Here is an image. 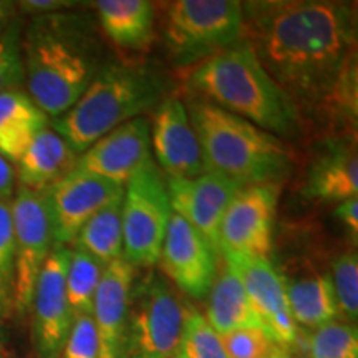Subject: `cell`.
<instances>
[{
	"label": "cell",
	"instance_id": "obj_25",
	"mask_svg": "<svg viewBox=\"0 0 358 358\" xmlns=\"http://www.w3.org/2000/svg\"><path fill=\"white\" fill-rule=\"evenodd\" d=\"M123 198L111 201L98 211L75 237V249L83 250L103 266L123 257Z\"/></svg>",
	"mask_w": 358,
	"mask_h": 358
},
{
	"label": "cell",
	"instance_id": "obj_30",
	"mask_svg": "<svg viewBox=\"0 0 358 358\" xmlns=\"http://www.w3.org/2000/svg\"><path fill=\"white\" fill-rule=\"evenodd\" d=\"M227 358H290V350L277 343L264 329H245L222 335Z\"/></svg>",
	"mask_w": 358,
	"mask_h": 358
},
{
	"label": "cell",
	"instance_id": "obj_17",
	"mask_svg": "<svg viewBox=\"0 0 358 358\" xmlns=\"http://www.w3.org/2000/svg\"><path fill=\"white\" fill-rule=\"evenodd\" d=\"M302 194L317 203H342L358 194L357 134H329L313 146Z\"/></svg>",
	"mask_w": 358,
	"mask_h": 358
},
{
	"label": "cell",
	"instance_id": "obj_5",
	"mask_svg": "<svg viewBox=\"0 0 358 358\" xmlns=\"http://www.w3.org/2000/svg\"><path fill=\"white\" fill-rule=\"evenodd\" d=\"M168 80L153 66L106 64L69 111L52 122V129L75 153L155 110L166 98Z\"/></svg>",
	"mask_w": 358,
	"mask_h": 358
},
{
	"label": "cell",
	"instance_id": "obj_15",
	"mask_svg": "<svg viewBox=\"0 0 358 358\" xmlns=\"http://www.w3.org/2000/svg\"><path fill=\"white\" fill-rule=\"evenodd\" d=\"M166 187L173 213L186 219L219 254L224 213L243 186L219 173L204 171L192 179L166 178Z\"/></svg>",
	"mask_w": 358,
	"mask_h": 358
},
{
	"label": "cell",
	"instance_id": "obj_13",
	"mask_svg": "<svg viewBox=\"0 0 358 358\" xmlns=\"http://www.w3.org/2000/svg\"><path fill=\"white\" fill-rule=\"evenodd\" d=\"M219 254L186 219L173 213L159 254L168 279L187 297L203 301L219 272Z\"/></svg>",
	"mask_w": 358,
	"mask_h": 358
},
{
	"label": "cell",
	"instance_id": "obj_8",
	"mask_svg": "<svg viewBox=\"0 0 358 358\" xmlns=\"http://www.w3.org/2000/svg\"><path fill=\"white\" fill-rule=\"evenodd\" d=\"M173 209L166 179L150 159L127 182L122 203L123 259L133 267L150 268L159 261Z\"/></svg>",
	"mask_w": 358,
	"mask_h": 358
},
{
	"label": "cell",
	"instance_id": "obj_32",
	"mask_svg": "<svg viewBox=\"0 0 358 358\" xmlns=\"http://www.w3.org/2000/svg\"><path fill=\"white\" fill-rule=\"evenodd\" d=\"M60 358H100V342L92 315L73 317Z\"/></svg>",
	"mask_w": 358,
	"mask_h": 358
},
{
	"label": "cell",
	"instance_id": "obj_3",
	"mask_svg": "<svg viewBox=\"0 0 358 358\" xmlns=\"http://www.w3.org/2000/svg\"><path fill=\"white\" fill-rule=\"evenodd\" d=\"M187 88L192 96L275 136H292L301 128L294 105L243 40L196 65L187 77Z\"/></svg>",
	"mask_w": 358,
	"mask_h": 358
},
{
	"label": "cell",
	"instance_id": "obj_38",
	"mask_svg": "<svg viewBox=\"0 0 358 358\" xmlns=\"http://www.w3.org/2000/svg\"><path fill=\"white\" fill-rule=\"evenodd\" d=\"M17 2L10 0H0V35L17 20Z\"/></svg>",
	"mask_w": 358,
	"mask_h": 358
},
{
	"label": "cell",
	"instance_id": "obj_22",
	"mask_svg": "<svg viewBox=\"0 0 358 358\" xmlns=\"http://www.w3.org/2000/svg\"><path fill=\"white\" fill-rule=\"evenodd\" d=\"M93 6L103 32L120 48L141 52L153 42L155 3L148 0H98Z\"/></svg>",
	"mask_w": 358,
	"mask_h": 358
},
{
	"label": "cell",
	"instance_id": "obj_37",
	"mask_svg": "<svg viewBox=\"0 0 358 358\" xmlns=\"http://www.w3.org/2000/svg\"><path fill=\"white\" fill-rule=\"evenodd\" d=\"M15 189V171L12 164L0 155V201H10Z\"/></svg>",
	"mask_w": 358,
	"mask_h": 358
},
{
	"label": "cell",
	"instance_id": "obj_16",
	"mask_svg": "<svg viewBox=\"0 0 358 358\" xmlns=\"http://www.w3.org/2000/svg\"><path fill=\"white\" fill-rule=\"evenodd\" d=\"M151 146L164 178L192 179L206 171L203 153L185 101L166 96L155 108Z\"/></svg>",
	"mask_w": 358,
	"mask_h": 358
},
{
	"label": "cell",
	"instance_id": "obj_31",
	"mask_svg": "<svg viewBox=\"0 0 358 358\" xmlns=\"http://www.w3.org/2000/svg\"><path fill=\"white\" fill-rule=\"evenodd\" d=\"M22 29L17 19L0 35V93L24 85V65H22Z\"/></svg>",
	"mask_w": 358,
	"mask_h": 358
},
{
	"label": "cell",
	"instance_id": "obj_28",
	"mask_svg": "<svg viewBox=\"0 0 358 358\" xmlns=\"http://www.w3.org/2000/svg\"><path fill=\"white\" fill-rule=\"evenodd\" d=\"M307 358H358L355 324L329 322L313 329L306 340Z\"/></svg>",
	"mask_w": 358,
	"mask_h": 358
},
{
	"label": "cell",
	"instance_id": "obj_20",
	"mask_svg": "<svg viewBox=\"0 0 358 358\" xmlns=\"http://www.w3.org/2000/svg\"><path fill=\"white\" fill-rule=\"evenodd\" d=\"M279 274L295 325L313 330L337 319L340 312L330 274L313 271L310 264L299 266L295 272Z\"/></svg>",
	"mask_w": 358,
	"mask_h": 358
},
{
	"label": "cell",
	"instance_id": "obj_10",
	"mask_svg": "<svg viewBox=\"0 0 358 358\" xmlns=\"http://www.w3.org/2000/svg\"><path fill=\"white\" fill-rule=\"evenodd\" d=\"M280 185L245 186L234 196L219 227V254L268 257Z\"/></svg>",
	"mask_w": 358,
	"mask_h": 358
},
{
	"label": "cell",
	"instance_id": "obj_33",
	"mask_svg": "<svg viewBox=\"0 0 358 358\" xmlns=\"http://www.w3.org/2000/svg\"><path fill=\"white\" fill-rule=\"evenodd\" d=\"M13 222L10 201H0V280L10 282L13 285Z\"/></svg>",
	"mask_w": 358,
	"mask_h": 358
},
{
	"label": "cell",
	"instance_id": "obj_11",
	"mask_svg": "<svg viewBox=\"0 0 358 358\" xmlns=\"http://www.w3.org/2000/svg\"><path fill=\"white\" fill-rule=\"evenodd\" d=\"M224 264L243 282L264 330L292 352L299 343V327L290 315L284 280L268 257L250 254H224Z\"/></svg>",
	"mask_w": 358,
	"mask_h": 358
},
{
	"label": "cell",
	"instance_id": "obj_34",
	"mask_svg": "<svg viewBox=\"0 0 358 358\" xmlns=\"http://www.w3.org/2000/svg\"><path fill=\"white\" fill-rule=\"evenodd\" d=\"M78 2H70V0H22L17 2V10L29 15H52V13L70 12L73 10Z\"/></svg>",
	"mask_w": 358,
	"mask_h": 358
},
{
	"label": "cell",
	"instance_id": "obj_6",
	"mask_svg": "<svg viewBox=\"0 0 358 358\" xmlns=\"http://www.w3.org/2000/svg\"><path fill=\"white\" fill-rule=\"evenodd\" d=\"M161 6L163 40L178 66L199 65L243 40V2L174 0Z\"/></svg>",
	"mask_w": 358,
	"mask_h": 358
},
{
	"label": "cell",
	"instance_id": "obj_26",
	"mask_svg": "<svg viewBox=\"0 0 358 358\" xmlns=\"http://www.w3.org/2000/svg\"><path fill=\"white\" fill-rule=\"evenodd\" d=\"M105 267L83 250H70L69 268H66V295L73 317L92 315L93 301Z\"/></svg>",
	"mask_w": 358,
	"mask_h": 358
},
{
	"label": "cell",
	"instance_id": "obj_14",
	"mask_svg": "<svg viewBox=\"0 0 358 358\" xmlns=\"http://www.w3.org/2000/svg\"><path fill=\"white\" fill-rule=\"evenodd\" d=\"M124 186L75 168L45 191L50 209L57 245L73 243L75 237L98 211L123 198Z\"/></svg>",
	"mask_w": 358,
	"mask_h": 358
},
{
	"label": "cell",
	"instance_id": "obj_29",
	"mask_svg": "<svg viewBox=\"0 0 358 358\" xmlns=\"http://www.w3.org/2000/svg\"><path fill=\"white\" fill-rule=\"evenodd\" d=\"M330 279L338 312L345 317L348 324H352L358 315V259L355 250H345L335 256Z\"/></svg>",
	"mask_w": 358,
	"mask_h": 358
},
{
	"label": "cell",
	"instance_id": "obj_23",
	"mask_svg": "<svg viewBox=\"0 0 358 358\" xmlns=\"http://www.w3.org/2000/svg\"><path fill=\"white\" fill-rule=\"evenodd\" d=\"M48 127V116L29 93L12 88L0 93V155L17 163L34 138Z\"/></svg>",
	"mask_w": 358,
	"mask_h": 358
},
{
	"label": "cell",
	"instance_id": "obj_36",
	"mask_svg": "<svg viewBox=\"0 0 358 358\" xmlns=\"http://www.w3.org/2000/svg\"><path fill=\"white\" fill-rule=\"evenodd\" d=\"M12 289L10 282L0 280V358H3V343H6V320L12 306Z\"/></svg>",
	"mask_w": 358,
	"mask_h": 358
},
{
	"label": "cell",
	"instance_id": "obj_18",
	"mask_svg": "<svg viewBox=\"0 0 358 358\" xmlns=\"http://www.w3.org/2000/svg\"><path fill=\"white\" fill-rule=\"evenodd\" d=\"M150 159H153L150 120L138 116L87 148L75 168L124 186Z\"/></svg>",
	"mask_w": 358,
	"mask_h": 358
},
{
	"label": "cell",
	"instance_id": "obj_9",
	"mask_svg": "<svg viewBox=\"0 0 358 358\" xmlns=\"http://www.w3.org/2000/svg\"><path fill=\"white\" fill-rule=\"evenodd\" d=\"M13 222L12 306L19 315L30 310L40 271L55 249L52 216L45 192L20 187L10 201Z\"/></svg>",
	"mask_w": 358,
	"mask_h": 358
},
{
	"label": "cell",
	"instance_id": "obj_1",
	"mask_svg": "<svg viewBox=\"0 0 358 358\" xmlns=\"http://www.w3.org/2000/svg\"><path fill=\"white\" fill-rule=\"evenodd\" d=\"M243 42L297 115L357 133V7L335 0L243 3Z\"/></svg>",
	"mask_w": 358,
	"mask_h": 358
},
{
	"label": "cell",
	"instance_id": "obj_7",
	"mask_svg": "<svg viewBox=\"0 0 358 358\" xmlns=\"http://www.w3.org/2000/svg\"><path fill=\"white\" fill-rule=\"evenodd\" d=\"M185 319V303L158 272L133 280L122 358H171Z\"/></svg>",
	"mask_w": 358,
	"mask_h": 358
},
{
	"label": "cell",
	"instance_id": "obj_12",
	"mask_svg": "<svg viewBox=\"0 0 358 358\" xmlns=\"http://www.w3.org/2000/svg\"><path fill=\"white\" fill-rule=\"evenodd\" d=\"M70 249L55 245L40 271L30 308L34 310V342L40 358H60L73 313L66 295Z\"/></svg>",
	"mask_w": 358,
	"mask_h": 358
},
{
	"label": "cell",
	"instance_id": "obj_27",
	"mask_svg": "<svg viewBox=\"0 0 358 358\" xmlns=\"http://www.w3.org/2000/svg\"><path fill=\"white\" fill-rule=\"evenodd\" d=\"M171 358H227L221 337L198 308L185 303V319L178 347Z\"/></svg>",
	"mask_w": 358,
	"mask_h": 358
},
{
	"label": "cell",
	"instance_id": "obj_19",
	"mask_svg": "<svg viewBox=\"0 0 358 358\" xmlns=\"http://www.w3.org/2000/svg\"><path fill=\"white\" fill-rule=\"evenodd\" d=\"M134 280V267L116 259L103 271L93 301L92 317L100 342V358H122L128 301Z\"/></svg>",
	"mask_w": 358,
	"mask_h": 358
},
{
	"label": "cell",
	"instance_id": "obj_21",
	"mask_svg": "<svg viewBox=\"0 0 358 358\" xmlns=\"http://www.w3.org/2000/svg\"><path fill=\"white\" fill-rule=\"evenodd\" d=\"M78 156L60 134L43 128L15 163L20 187L45 192L73 171Z\"/></svg>",
	"mask_w": 358,
	"mask_h": 358
},
{
	"label": "cell",
	"instance_id": "obj_35",
	"mask_svg": "<svg viewBox=\"0 0 358 358\" xmlns=\"http://www.w3.org/2000/svg\"><path fill=\"white\" fill-rule=\"evenodd\" d=\"M334 216L342 222V226L348 231V234L353 239V244H355L358 237V199L350 198L338 203L334 211Z\"/></svg>",
	"mask_w": 358,
	"mask_h": 358
},
{
	"label": "cell",
	"instance_id": "obj_24",
	"mask_svg": "<svg viewBox=\"0 0 358 358\" xmlns=\"http://www.w3.org/2000/svg\"><path fill=\"white\" fill-rule=\"evenodd\" d=\"M206 319L219 337L245 329H264L256 308L250 303L243 282L224 264L211 290Z\"/></svg>",
	"mask_w": 358,
	"mask_h": 358
},
{
	"label": "cell",
	"instance_id": "obj_2",
	"mask_svg": "<svg viewBox=\"0 0 358 358\" xmlns=\"http://www.w3.org/2000/svg\"><path fill=\"white\" fill-rule=\"evenodd\" d=\"M20 50L27 93L53 120L78 101L105 66L100 37L82 13L34 17Z\"/></svg>",
	"mask_w": 358,
	"mask_h": 358
},
{
	"label": "cell",
	"instance_id": "obj_4",
	"mask_svg": "<svg viewBox=\"0 0 358 358\" xmlns=\"http://www.w3.org/2000/svg\"><path fill=\"white\" fill-rule=\"evenodd\" d=\"M187 116L198 136L206 171L241 186L280 185L292 169V151L275 134L198 96H187Z\"/></svg>",
	"mask_w": 358,
	"mask_h": 358
}]
</instances>
